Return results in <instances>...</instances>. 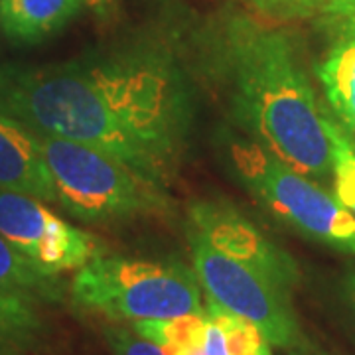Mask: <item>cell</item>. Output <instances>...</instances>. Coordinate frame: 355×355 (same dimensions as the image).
<instances>
[{
    "label": "cell",
    "mask_w": 355,
    "mask_h": 355,
    "mask_svg": "<svg viewBox=\"0 0 355 355\" xmlns=\"http://www.w3.org/2000/svg\"><path fill=\"white\" fill-rule=\"evenodd\" d=\"M0 107L34 132L111 154L154 184L176 176L191 127V97L160 51H116L0 83Z\"/></svg>",
    "instance_id": "cell-1"
},
{
    "label": "cell",
    "mask_w": 355,
    "mask_h": 355,
    "mask_svg": "<svg viewBox=\"0 0 355 355\" xmlns=\"http://www.w3.org/2000/svg\"><path fill=\"white\" fill-rule=\"evenodd\" d=\"M231 114L249 139L320 184L331 178L324 109L288 34L237 18L216 46Z\"/></svg>",
    "instance_id": "cell-2"
},
{
    "label": "cell",
    "mask_w": 355,
    "mask_h": 355,
    "mask_svg": "<svg viewBox=\"0 0 355 355\" xmlns=\"http://www.w3.org/2000/svg\"><path fill=\"white\" fill-rule=\"evenodd\" d=\"M34 132V130H32ZM50 170L58 202L81 221L111 223L168 214L172 202L162 186L83 142L34 132Z\"/></svg>",
    "instance_id": "cell-3"
},
{
    "label": "cell",
    "mask_w": 355,
    "mask_h": 355,
    "mask_svg": "<svg viewBox=\"0 0 355 355\" xmlns=\"http://www.w3.org/2000/svg\"><path fill=\"white\" fill-rule=\"evenodd\" d=\"M73 304L113 322H144L205 314L202 284L178 261L97 254L77 268Z\"/></svg>",
    "instance_id": "cell-4"
},
{
    "label": "cell",
    "mask_w": 355,
    "mask_h": 355,
    "mask_svg": "<svg viewBox=\"0 0 355 355\" xmlns=\"http://www.w3.org/2000/svg\"><path fill=\"white\" fill-rule=\"evenodd\" d=\"M227 162L243 188L284 225L340 253L355 254V216L320 182L249 137H229Z\"/></svg>",
    "instance_id": "cell-5"
},
{
    "label": "cell",
    "mask_w": 355,
    "mask_h": 355,
    "mask_svg": "<svg viewBox=\"0 0 355 355\" xmlns=\"http://www.w3.org/2000/svg\"><path fill=\"white\" fill-rule=\"evenodd\" d=\"M188 239L193 272L209 300L254 324L275 347L296 349L304 345L288 288L277 284L254 266L217 251L190 227Z\"/></svg>",
    "instance_id": "cell-6"
},
{
    "label": "cell",
    "mask_w": 355,
    "mask_h": 355,
    "mask_svg": "<svg viewBox=\"0 0 355 355\" xmlns=\"http://www.w3.org/2000/svg\"><path fill=\"white\" fill-rule=\"evenodd\" d=\"M0 235L51 275L77 270L101 254V243L48 209L42 200L0 190Z\"/></svg>",
    "instance_id": "cell-7"
},
{
    "label": "cell",
    "mask_w": 355,
    "mask_h": 355,
    "mask_svg": "<svg viewBox=\"0 0 355 355\" xmlns=\"http://www.w3.org/2000/svg\"><path fill=\"white\" fill-rule=\"evenodd\" d=\"M188 227L203 235L217 251L254 266L288 291L300 282V268L291 254L266 239L229 203L211 200L193 202L188 209Z\"/></svg>",
    "instance_id": "cell-8"
},
{
    "label": "cell",
    "mask_w": 355,
    "mask_h": 355,
    "mask_svg": "<svg viewBox=\"0 0 355 355\" xmlns=\"http://www.w3.org/2000/svg\"><path fill=\"white\" fill-rule=\"evenodd\" d=\"M0 190L26 193L42 202H58L36 135L4 114H0Z\"/></svg>",
    "instance_id": "cell-9"
},
{
    "label": "cell",
    "mask_w": 355,
    "mask_h": 355,
    "mask_svg": "<svg viewBox=\"0 0 355 355\" xmlns=\"http://www.w3.org/2000/svg\"><path fill=\"white\" fill-rule=\"evenodd\" d=\"M87 0H0V26L8 38L42 42L62 30Z\"/></svg>",
    "instance_id": "cell-10"
},
{
    "label": "cell",
    "mask_w": 355,
    "mask_h": 355,
    "mask_svg": "<svg viewBox=\"0 0 355 355\" xmlns=\"http://www.w3.org/2000/svg\"><path fill=\"white\" fill-rule=\"evenodd\" d=\"M318 79L334 116L355 137V32H338L318 65Z\"/></svg>",
    "instance_id": "cell-11"
},
{
    "label": "cell",
    "mask_w": 355,
    "mask_h": 355,
    "mask_svg": "<svg viewBox=\"0 0 355 355\" xmlns=\"http://www.w3.org/2000/svg\"><path fill=\"white\" fill-rule=\"evenodd\" d=\"M44 340L38 300L0 291V355H34Z\"/></svg>",
    "instance_id": "cell-12"
},
{
    "label": "cell",
    "mask_w": 355,
    "mask_h": 355,
    "mask_svg": "<svg viewBox=\"0 0 355 355\" xmlns=\"http://www.w3.org/2000/svg\"><path fill=\"white\" fill-rule=\"evenodd\" d=\"M0 291L24 294L34 300H60L62 282L58 275L40 268L0 235Z\"/></svg>",
    "instance_id": "cell-13"
},
{
    "label": "cell",
    "mask_w": 355,
    "mask_h": 355,
    "mask_svg": "<svg viewBox=\"0 0 355 355\" xmlns=\"http://www.w3.org/2000/svg\"><path fill=\"white\" fill-rule=\"evenodd\" d=\"M331 144V182L338 200L355 216V137L322 105Z\"/></svg>",
    "instance_id": "cell-14"
},
{
    "label": "cell",
    "mask_w": 355,
    "mask_h": 355,
    "mask_svg": "<svg viewBox=\"0 0 355 355\" xmlns=\"http://www.w3.org/2000/svg\"><path fill=\"white\" fill-rule=\"evenodd\" d=\"M205 314L223 334L225 355H272L270 342L254 324L207 298Z\"/></svg>",
    "instance_id": "cell-15"
},
{
    "label": "cell",
    "mask_w": 355,
    "mask_h": 355,
    "mask_svg": "<svg viewBox=\"0 0 355 355\" xmlns=\"http://www.w3.org/2000/svg\"><path fill=\"white\" fill-rule=\"evenodd\" d=\"M105 338L114 355H172L166 347L142 338L132 328L128 330L121 326H111L105 330Z\"/></svg>",
    "instance_id": "cell-16"
},
{
    "label": "cell",
    "mask_w": 355,
    "mask_h": 355,
    "mask_svg": "<svg viewBox=\"0 0 355 355\" xmlns=\"http://www.w3.org/2000/svg\"><path fill=\"white\" fill-rule=\"evenodd\" d=\"M254 8L261 12L279 16V18H302L306 0H251Z\"/></svg>",
    "instance_id": "cell-17"
},
{
    "label": "cell",
    "mask_w": 355,
    "mask_h": 355,
    "mask_svg": "<svg viewBox=\"0 0 355 355\" xmlns=\"http://www.w3.org/2000/svg\"><path fill=\"white\" fill-rule=\"evenodd\" d=\"M354 12H355V0H340V2L336 4V8H334V10L324 18V20L336 28V26L342 24L343 20H345V18H349Z\"/></svg>",
    "instance_id": "cell-18"
},
{
    "label": "cell",
    "mask_w": 355,
    "mask_h": 355,
    "mask_svg": "<svg viewBox=\"0 0 355 355\" xmlns=\"http://www.w3.org/2000/svg\"><path fill=\"white\" fill-rule=\"evenodd\" d=\"M340 0H306L304 16H320L326 18L336 8Z\"/></svg>",
    "instance_id": "cell-19"
},
{
    "label": "cell",
    "mask_w": 355,
    "mask_h": 355,
    "mask_svg": "<svg viewBox=\"0 0 355 355\" xmlns=\"http://www.w3.org/2000/svg\"><path fill=\"white\" fill-rule=\"evenodd\" d=\"M172 355H209V354H207V349L203 347V343H200V345H191V347H186V349L174 352Z\"/></svg>",
    "instance_id": "cell-20"
},
{
    "label": "cell",
    "mask_w": 355,
    "mask_h": 355,
    "mask_svg": "<svg viewBox=\"0 0 355 355\" xmlns=\"http://www.w3.org/2000/svg\"><path fill=\"white\" fill-rule=\"evenodd\" d=\"M336 32H355V12L349 18H345L342 24L336 26Z\"/></svg>",
    "instance_id": "cell-21"
},
{
    "label": "cell",
    "mask_w": 355,
    "mask_h": 355,
    "mask_svg": "<svg viewBox=\"0 0 355 355\" xmlns=\"http://www.w3.org/2000/svg\"><path fill=\"white\" fill-rule=\"evenodd\" d=\"M345 291H347V296L352 300V306L355 308V270L347 277V282H345Z\"/></svg>",
    "instance_id": "cell-22"
},
{
    "label": "cell",
    "mask_w": 355,
    "mask_h": 355,
    "mask_svg": "<svg viewBox=\"0 0 355 355\" xmlns=\"http://www.w3.org/2000/svg\"><path fill=\"white\" fill-rule=\"evenodd\" d=\"M291 355H316V354H310V352H304L302 347H296V349H291Z\"/></svg>",
    "instance_id": "cell-23"
},
{
    "label": "cell",
    "mask_w": 355,
    "mask_h": 355,
    "mask_svg": "<svg viewBox=\"0 0 355 355\" xmlns=\"http://www.w3.org/2000/svg\"><path fill=\"white\" fill-rule=\"evenodd\" d=\"M89 4H101L103 0H87Z\"/></svg>",
    "instance_id": "cell-24"
},
{
    "label": "cell",
    "mask_w": 355,
    "mask_h": 355,
    "mask_svg": "<svg viewBox=\"0 0 355 355\" xmlns=\"http://www.w3.org/2000/svg\"><path fill=\"white\" fill-rule=\"evenodd\" d=\"M0 83H2V77H0Z\"/></svg>",
    "instance_id": "cell-25"
}]
</instances>
